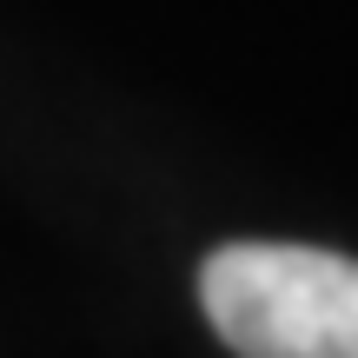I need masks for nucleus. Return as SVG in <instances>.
<instances>
[{
  "label": "nucleus",
  "mask_w": 358,
  "mask_h": 358,
  "mask_svg": "<svg viewBox=\"0 0 358 358\" xmlns=\"http://www.w3.org/2000/svg\"><path fill=\"white\" fill-rule=\"evenodd\" d=\"M199 306L239 358H358V259L232 239L199 266Z\"/></svg>",
  "instance_id": "1"
}]
</instances>
